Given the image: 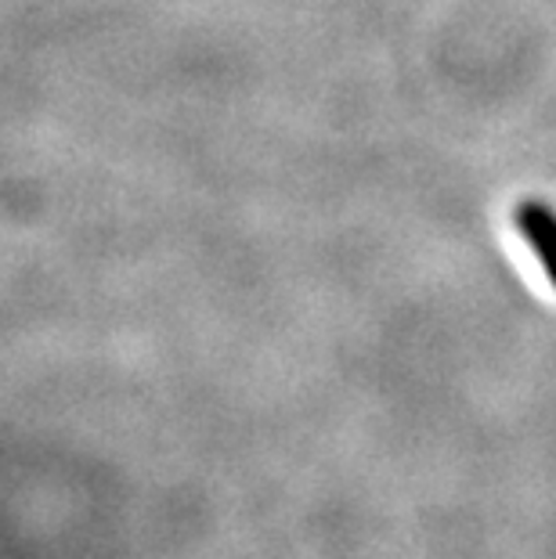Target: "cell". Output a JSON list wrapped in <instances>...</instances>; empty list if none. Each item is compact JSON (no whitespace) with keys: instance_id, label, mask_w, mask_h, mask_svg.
Masks as SVG:
<instances>
[{"instance_id":"6da1fadb","label":"cell","mask_w":556,"mask_h":559,"mask_svg":"<svg viewBox=\"0 0 556 559\" xmlns=\"http://www.w3.org/2000/svg\"><path fill=\"white\" fill-rule=\"evenodd\" d=\"M513 221H517L520 235H524V239L531 242V249H535L542 271H546L549 282L556 285V213L546 206V202L528 199L517 206Z\"/></svg>"}]
</instances>
